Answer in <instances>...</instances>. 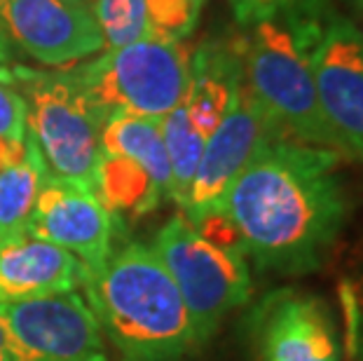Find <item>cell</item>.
<instances>
[{"label": "cell", "instance_id": "cell-2", "mask_svg": "<svg viewBox=\"0 0 363 361\" xmlns=\"http://www.w3.org/2000/svg\"><path fill=\"white\" fill-rule=\"evenodd\" d=\"M99 324L127 361H181L197 345L192 321L157 251L129 242L82 282Z\"/></svg>", "mask_w": 363, "mask_h": 361}, {"label": "cell", "instance_id": "cell-21", "mask_svg": "<svg viewBox=\"0 0 363 361\" xmlns=\"http://www.w3.org/2000/svg\"><path fill=\"white\" fill-rule=\"evenodd\" d=\"M337 294L345 319V352L352 361H363V274L345 279Z\"/></svg>", "mask_w": 363, "mask_h": 361}, {"label": "cell", "instance_id": "cell-12", "mask_svg": "<svg viewBox=\"0 0 363 361\" xmlns=\"http://www.w3.org/2000/svg\"><path fill=\"white\" fill-rule=\"evenodd\" d=\"M0 26L45 66H66L104 50L94 12L71 0H0Z\"/></svg>", "mask_w": 363, "mask_h": 361}, {"label": "cell", "instance_id": "cell-11", "mask_svg": "<svg viewBox=\"0 0 363 361\" xmlns=\"http://www.w3.org/2000/svg\"><path fill=\"white\" fill-rule=\"evenodd\" d=\"M258 361H342L333 312L312 294L281 289L251 314Z\"/></svg>", "mask_w": 363, "mask_h": 361}, {"label": "cell", "instance_id": "cell-9", "mask_svg": "<svg viewBox=\"0 0 363 361\" xmlns=\"http://www.w3.org/2000/svg\"><path fill=\"white\" fill-rule=\"evenodd\" d=\"M113 213L94 188L50 174L30 211L26 235L73 253L87 272H96L113 253Z\"/></svg>", "mask_w": 363, "mask_h": 361}, {"label": "cell", "instance_id": "cell-19", "mask_svg": "<svg viewBox=\"0 0 363 361\" xmlns=\"http://www.w3.org/2000/svg\"><path fill=\"white\" fill-rule=\"evenodd\" d=\"M91 12L101 28L106 50H120L148 35L145 0H94Z\"/></svg>", "mask_w": 363, "mask_h": 361}, {"label": "cell", "instance_id": "cell-27", "mask_svg": "<svg viewBox=\"0 0 363 361\" xmlns=\"http://www.w3.org/2000/svg\"><path fill=\"white\" fill-rule=\"evenodd\" d=\"M71 3H82V5H87L89 0H71Z\"/></svg>", "mask_w": 363, "mask_h": 361}, {"label": "cell", "instance_id": "cell-3", "mask_svg": "<svg viewBox=\"0 0 363 361\" xmlns=\"http://www.w3.org/2000/svg\"><path fill=\"white\" fill-rule=\"evenodd\" d=\"M321 0H296L251 26L237 43L244 82L269 113L286 139L319 145L345 155L316 96L312 57L321 40Z\"/></svg>", "mask_w": 363, "mask_h": 361}, {"label": "cell", "instance_id": "cell-6", "mask_svg": "<svg viewBox=\"0 0 363 361\" xmlns=\"http://www.w3.org/2000/svg\"><path fill=\"white\" fill-rule=\"evenodd\" d=\"M28 134L54 176L91 186L106 120L71 73L24 75Z\"/></svg>", "mask_w": 363, "mask_h": 361}, {"label": "cell", "instance_id": "cell-5", "mask_svg": "<svg viewBox=\"0 0 363 361\" xmlns=\"http://www.w3.org/2000/svg\"><path fill=\"white\" fill-rule=\"evenodd\" d=\"M152 249L188 307L197 345L206 343L230 312L249 301L251 272L246 253L208 242L183 213L167 221Z\"/></svg>", "mask_w": 363, "mask_h": 361}, {"label": "cell", "instance_id": "cell-28", "mask_svg": "<svg viewBox=\"0 0 363 361\" xmlns=\"http://www.w3.org/2000/svg\"><path fill=\"white\" fill-rule=\"evenodd\" d=\"M202 3H204V0H202Z\"/></svg>", "mask_w": 363, "mask_h": 361}, {"label": "cell", "instance_id": "cell-18", "mask_svg": "<svg viewBox=\"0 0 363 361\" xmlns=\"http://www.w3.org/2000/svg\"><path fill=\"white\" fill-rule=\"evenodd\" d=\"M160 127L169 155V167H172V195H169V199H174L183 209L185 202H188V193L192 181H195L206 139L192 127L183 104L164 115Z\"/></svg>", "mask_w": 363, "mask_h": 361}, {"label": "cell", "instance_id": "cell-10", "mask_svg": "<svg viewBox=\"0 0 363 361\" xmlns=\"http://www.w3.org/2000/svg\"><path fill=\"white\" fill-rule=\"evenodd\" d=\"M316 96L345 155L363 160V33L328 14L312 57Z\"/></svg>", "mask_w": 363, "mask_h": 361}, {"label": "cell", "instance_id": "cell-22", "mask_svg": "<svg viewBox=\"0 0 363 361\" xmlns=\"http://www.w3.org/2000/svg\"><path fill=\"white\" fill-rule=\"evenodd\" d=\"M26 134V99L17 94V89L10 87V84L0 82V136L24 141Z\"/></svg>", "mask_w": 363, "mask_h": 361}, {"label": "cell", "instance_id": "cell-23", "mask_svg": "<svg viewBox=\"0 0 363 361\" xmlns=\"http://www.w3.org/2000/svg\"><path fill=\"white\" fill-rule=\"evenodd\" d=\"M296 0H230L235 10V17L242 26H253L258 21L272 17V14L281 12Z\"/></svg>", "mask_w": 363, "mask_h": 361}, {"label": "cell", "instance_id": "cell-13", "mask_svg": "<svg viewBox=\"0 0 363 361\" xmlns=\"http://www.w3.org/2000/svg\"><path fill=\"white\" fill-rule=\"evenodd\" d=\"M84 267L73 253L30 235L0 242V305L54 294H71L84 282Z\"/></svg>", "mask_w": 363, "mask_h": 361}, {"label": "cell", "instance_id": "cell-25", "mask_svg": "<svg viewBox=\"0 0 363 361\" xmlns=\"http://www.w3.org/2000/svg\"><path fill=\"white\" fill-rule=\"evenodd\" d=\"M0 361H28L3 317H0Z\"/></svg>", "mask_w": 363, "mask_h": 361}, {"label": "cell", "instance_id": "cell-8", "mask_svg": "<svg viewBox=\"0 0 363 361\" xmlns=\"http://www.w3.org/2000/svg\"><path fill=\"white\" fill-rule=\"evenodd\" d=\"M28 361H108L104 328L75 291L0 305Z\"/></svg>", "mask_w": 363, "mask_h": 361}, {"label": "cell", "instance_id": "cell-15", "mask_svg": "<svg viewBox=\"0 0 363 361\" xmlns=\"http://www.w3.org/2000/svg\"><path fill=\"white\" fill-rule=\"evenodd\" d=\"M160 122L162 120L157 118H143V115H113L101 129V152L136 160L150 174L160 193L169 197L172 195V167H169Z\"/></svg>", "mask_w": 363, "mask_h": 361}, {"label": "cell", "instance_id": "cell-17", "mask_svg": "<svg viewBox=\"0 0 363 361\" xmlns=\"http://www.w3.org/2000/svg\"><path fill=\"white\" fill-rule=\"evenodd\" d=\"M48 176L50 169L33 136L26 134L24 157L0 169V242L26 235L30 211Z\"/></svg>", "mask_w": 363, "mask_h": 361}, {"label": "cell", "instance_id": "cell-7", "mask_svg": "<svg viewBox=\"0 0 363 361\" xmlns=\"http://www.w3.org/2000/svg\"><path fill=\"white\" fill-rule=\"evenodd\" d=\"M274 139L286 136L242 78L225 118L204 143L183 216L195 223L206 213L220 211L237 176Z\"/></svg>", "mask_w": 363, "mask_h": 361}, {"label": "cell", "instance_id": "cell-16", "mask_svg": "<svg viewBox=\"0 0 363 361\" xmlns=\"http://www.w3.org/2000/svg\"><path fill=\"white\" fill-rule=\"evenodd\" d=\"M91 188L113 216L115 213L143 216L157 209V204L164 199L150 174L136 160L111 152H101L99 157Z\"/></svg>", "mask_w": 363, "mask_h": 361}, {"label": "cell", "instance_id": "cell-24", "mask_svg": "<svg viewBox=\"0 0 363 361\" xmlns=\"http://www.w3.org/2000/svg\"><path fill=\"white\" fill-rule=\"evenodd\" d=\"M28 73V68H21L12 61V52H10V45H7V38H5V30L0 26V82L3 84H10L14 87L17 82L24 80V75Z\"/></svg>", "mask_w": 363, "mask_h": 361}, {"label": "cell", "instance_id": "cell-1", "mask_svg": "<svg viewBox=\"0 0 363 361\" xmlns=\"http://www.w3.org/2000/svg\"><path fill=\"white\" fill-rule=\"evenodd\" d=\"M340 157L319 145L274 139L237 176L220 211L262 272L310 274L323 267L350 218Z\"/></svg>", "mask_w": 363, "mask_h": 361}, {"label": "cell", "instance_id": "cell-14", "mask_svg": "<svg viewBox=\"0 0 363 361\" xmlns=\"http://www.w3.org/2000/svg\"><path fill=\"white\" fill-rule=\"evenodd\" d=\"M242 78V55L237 43H204L190 57V84L183 106L192 127L204 139H208L225 118Z\"/></svg>", "mask_w": 363, "mask_h": 361}, {"label": "cell", "instance_id": "cell-26", "mask_svg": "<svg viewBox=\"0 0 363 361\" xmlns=\"http://www.w3.org/2000/svg\"><path fill=\"white\" fill-rule=\"evenodd\" d=\"M350 3L354 5V10H357V12H361V14H363V0H350Z\"/></svg>", "mask_w": 363, "mask_h": 361}, {"label": "cell", "instance_id": "cell-4", "mask_svg": "<svg viewBox=\"0 0 363 361\" xmlns=\"http://www.w3.org/2000/svg\"><path fill=\"white\" fill-rule=\"evenodd\" d=\"M68 73L106 122L120 113L162 120L188 96L190 52L183 40L148 33Z\"/></svg>", "mask_w": 363, "mask_h": 361}, {"label": "cell", "instance_id": "cell-20", "mask_svg": "<svg viewBox=\"0 0 363 361\" xmlns=\"http://www.w3.org/2000/svg\"><path fill=\"white\" fill-rule=\"evenodd\" d=\"M148 33L167 40H183L199 19L202 0H145Z\"/></svg>", "mask_w": 363, "mask_h": 361}]
</instances>
